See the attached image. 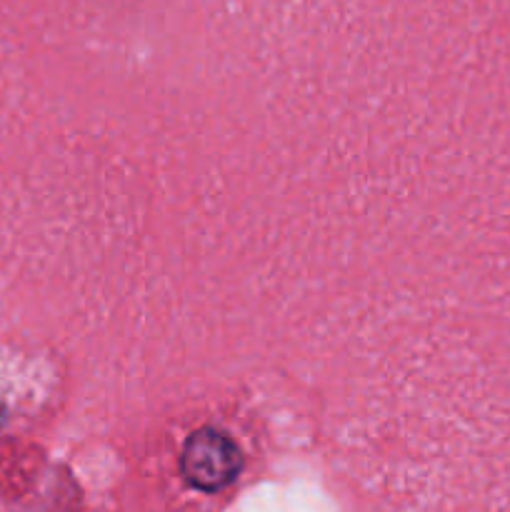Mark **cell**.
<instances>
[{"label":"cell","instance_id":"cell-1","mask_svg":"<svg viewBox=\"0 0 510 512\" xmlns=\"http://www.w3.org/2000/svg\"><path fill=\"white\" fill-rule=\"evenodd\" d=\"M243 468V455L230 435L215 428H200L188 438L180 455V473L193 488L218 493L228 488Z\"/></svg>","mask_w":510,"mask_h":512}]
</instances>
